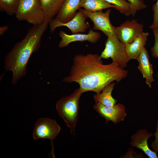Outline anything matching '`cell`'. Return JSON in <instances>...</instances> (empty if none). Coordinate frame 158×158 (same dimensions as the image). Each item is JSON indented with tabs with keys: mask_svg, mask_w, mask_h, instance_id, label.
<instances>
[{
	"mask_svg": "<svg viewBox=\"0 0 158 158\" xmlns=\"http://www.w3.org/2000/svg\"><path fill=\"white\" fill-rule=\"evenodd\" d=\"M148 32H143L132 42L126 45V50L129 61L137 59L146 44Z\"/></svg>",
	"mask_w": 158,
	"mask_h": 158,
	"instance_id": "cell-15",
	"label": "cell"
},
{
	"mask_svg": "<svg viewBox=\"0 0 158 158\" xmlns=\"http://www.w3.org/2000/svg\"><path fill=\"white\" fill-rule=\"evenodd\" d=\"M152 30L154 41L153 46L151 49V55L153 57L158 59V29H154Z\"/></svg>",
	"mask_w": 158,
	"mask_h": 158,
	"instance_id": "cell-21",
	"label": "cell"
},
{
	"mask_svg": "<svg viewBox=\"0 0 158 158\" xmlns=\"http://www.w3.org/2000/svg\"><path fill=\"white\" fill-rule=\"evenodd\" d=\"M156 77L158 78V71H157V73L156 74Z\"/></svg>",
	"mask_w": 158,
	"mask_h": 158,
	"instance_id": "cell-26",
	"label": "cell"
},
{
	"mask_svg": "<svg viewBox=\"0 0 158 158\" xmlns=\"http://www.w3.org/2000/svg\"><path fill=\"white\" fill-rule=\"evenodd\" d=\"M102 59L97 54L76 55L69 75L63 81L77 83L83 93L91 91L98 93L110 83H118L127 77V71L113 62L104 64Z\"/></svg>",
	"mask_w": 158,
	"mask_h": 158,
	"instance_id": "cell-1",
	"label": "cell"
},
{
	"mask_svg": "<svg viewBox=\"0 0 158 158\" xmlns=\"http://www.w3.org/2000/svg\"><path fill=\"white\" fill-rule=\"evenodd\" d=\"M115 7V8L126 16L135 15L137 11L125 0H104Z\"/></svg>",
	"mask_w": 158,
	"mask_h": 158,
	"instance_id": "cell-19",
	"label": "cell"
},
{
	"mask_svg": "<svg viewBox=\"0 0 158 158\" xmlns=\"http://www.w3.org/2000/svg\"><path fill=\"white\" fill-rule=\"evenodd\" d=\"M155 137L154 141L151 144V147L153 151L156 153H158V119L157 123V128L156 132L153 134Z\"/></svg>",
	"mask_w": 158,
	"mask_h": 158,
	"instance_id": "cell-24",
	"label": "cell"
},
{
	"mask_svg": "<svg viewBox=\"0 0 158 158\" xmlns=\"http://www.w3.org/2000/svg\"><path fill=\"white\" fill-rule=\"evenodd\" d=\"M8 28V27L7 26L1 27L0 28V35H3Z\"/></svg>",
	"mask_w": 158,
	"mask_h": 158,
	"instance_id": "cell-25",
	"label": "cell"
},
{
	"mask_svg": "<svg viewBox=\"0 0 158 158\" xmlns=\"http://www.w3.org/2000/svg\"><path fill=\"white\" fill-rule=\"evenodd\" d=\"M153 12V22L149 28L152 29H158V0L152 6Z\"/></svg>",
	"mask_w": 158,
	"mask_h": 158,
	"instance_id": "cell-22",
	"label": "cell"
},
{
	"mask_svg": "<svg viewBox=\"0 0 158 158\" xmlns=\"http://www.w3.org/2000/svg\"><path fill=\"white\" fill-rule=\"evenodd\" d=\"M150 0L153 1H156V0Z\"/></svg>",
	"mask_w": 158,
	"mask_h": 158,
	"instance_id": "cell-27",
	"label": "cell"
},
{
	"mask_svg": "<svg viewBox=\"0 0 158 158\" xmlns=\"http://www.w3.org/2000/svg\"><path fill=\"white\" fill-rule=\"evenodd\" d=\"M79 10L74 17L67 23H62L55 18H52L49 24L51 32L53 33L56 28L62 26L68 27L72 34L85 32L87 29L90 28V25L88 23L85 22L87 18L81 9Z\"/></svg>",
	"mask_w": 158,
	"mask_h": 158,
	"instance_id": "cell-10",
	"label": "cell"
},
{
	"mask_svg": "<svg viewBox=\"0 0 158 158\" xmlns=\"http://www.w3.org/2000/svg\"><path fill=\"white\" fill-rule=\"evenodd\" d=\"M153 134L145 129L138 130L131 137L130 145L142 150L150 158H157V153L151 150L148 146V139Z\"/></svg>",
	"mask_w": 158,
	"mask_h": 158,
	"instance_id": "cell-12",
	"label": "cell"
},
{
	"mask_svg": "<svg viewBox=\"0 0 158 158\" xmlns=\"http://www.w3.org/2000/svg\"><path fill=\"white\" fill-rule=\"evenodd\" d=\"M61 129L55 120L40 118L35 123L33 137L34 140L49 139L52 143V140L58 135Z\"/></svg>",
	"mask_w": 158,
	"mask_h": 158,
	"instance_id": "cell-7",
	"label": "cell"
},
{
	"mask_svg": "<svg viewBox=\"0 0 158 158\" xmlns=\"http://www.w3.org/2000/svg\"><path fill=\"white\" fill-rule=\"evenodd\" d=\"M102 59L111 58L112 62L124 68L129 62L126 50V45L117 37H108L105 42V47L100 55Z\"/></svg>",
	"mask_w": 158,
	"mask_h": 158,
	"instance_id": "cell-5",
	"label": "cell"
},
{
	"mask_svg": "<svg viewBox=\"0 0 158 158\" xmlns=\"http://www.w3.org/2000/svg\"><path fill=\"white\" fill-rule=\"evenodd\" d=\"M90 12L102 11L103 9L115 7L104 0H80V7Z\"/></svg>",
	"mask_w": 158,
	"mask_h": 158,
	"instance_id": "cell-17",
	"label": "cell"
},
{
	"mask_svg": "<svg viewBox=\"0 0 158 158\" xmlns=\"http://www.w3.org/2000/svg\"><path fill=\"white\" fill-rule=\"evenodd\" d=\"M59 35L61 38L59 44V47L60 48L66 47L71 43L76 41H87L91 43H95L101 36L99 33L95 32L90 28L88 33L87 34L78 33L68 35L64 31L60 30Z\"/></svg>",
	"mask_w": 158,
	"mask_h": 158,
	"instance_id": "cell-11",
	"label": "cell"
},
{
	"mask_svg": "<svg viewBox=\"0 0 158 158\" xmlns=\"http://www.w3.org/2000/svg\"><path fill=\"white\" fill-rule=\"evenodd\" d=\"M115 84L114 82L110 83L103 89L101 93L95 95L93 98L95 103L108 106H112L116 104L117 100L111 95Z\"/></svg>",
	"mask_w": 158,
	"mask_h": 158,
	"instance_id": "cell-16",
	"label": "cell"
},
{
	"mask_svg": "<svg viewBox=\"0 0 158 158\" xmlns=\"http://www.w3.org/2000/svg\"><path fill=\"white\" fill-rule=\"evenodd\" d=\"M46 17L52 18L60 10L64 0H39Z\"/></svg>",
	"mask_w": 158,
	"mask_h": 158,
	"instance_id": "cell-18",
	"label": "cell"
},
{
	"mask_svg": "<svg viewBox=\"0 0 158 158\" xmlns=\"http://www.w3.org/2000/svg\"><path fill=\"white\" fill-rule=\"evenodd\" d=\"M83 93L79 87L69 95L61 97L56 104L59 115L70 129L71 134L75 135V126L78 118L79 101Z\"/></svg>",
	"mask_w": 158,
	"mask_h": 158,
	"instance_id": "cell-3",
	"label": "cell"
},
{
	"mask_svg": "<svg viewBox=\"0 0 158 158\" xmlns=\"http://www.w3.org/2000/svg\"><path fill=\"white\" fill-rule=\"evenodd\" d=\"M80 0H64L55 18L63 23H67L75 16L79 9Z\"/></svg>",
	"mask_w": 158,
	"mask_h": 158,
	"instance_id": "cell-14",
	"label": "cell"
},
{
	"mask_svg": "<svg viewBox=\"0 0 158 158\" xmlns=\"http://www.w3.org/2000/svg\"><path fill=\"white\" fill-rule=\"evenodd\" d=\"M143 28L137 20H128L116 27V33L120 41L126 45L133 42L143 32Z\"/></svg>",
	"mask_w": 158,
	"mask_h": 158,
	"instance_id": "cell-8",
	"label": "cell"
},
{
	"mask_svg": "<svg viewBox=\"0 0 158 158\" xmlns=\"http://www.w3.org/2000/svg\"><path fill=\"white\" fill-rule=\"evenodd\" d=\"M138 63L137 68L145 79V82L151 88L152 84L154 81L153 76L152 65L150 61L148 52L145 47L136 59Z\"/></svg>",
	"mask_w": 158,
	"mask_h": 158,
	"instance_id": "cell-13",
	"label": "cell"
},
{
	"mask_svg": "<svg viewBox=\"0 0 158 158\" xmlns=\"http://www.w3.org/2000/svg\"><path fill=\"white\" fill-rule=\"evenodd\" d=\"M20 21H26L34 25L42 23L47 17L39 0H20L15 14Z\"/></svg>",
	"mask_w": 158,
	"mask_h": 158,
	"instance_id": "cell-4",
	"label": "cell"
},
{
	"mask_svg": "<svg viewBox=\"0 0 158 158\" xmlns=\"http://www.w3.org/2000/svg\"><path fill=\"white\" fill-rule=\"evenodd\" d=\"M20 0H0V6L9 15L15 14Z\"/></svg>",
	"mask_w": 158,
	"mask_h": 158,
	"instance_id": "cell-20",
	"label": "cell"
},
{
	"mask_svg": "<svg viewBox=\"0 0 158 158\" xmlns=\"http://www.w3.org/2000/svg\"><path fill=\"white\" fill-rule=\"evenodd\" d=\"M86 17L89 18L93 22V30H100L108 37H116V27L111 24L109 19L111 10L108 9L105 12L102 11L90 12L85 9H81Z\"/></svg>",
	"mask_w": 158,
	"mask_h": 158,
	"instance_id": "cell-6",
	"label": "cell"
},
{
	"mask_svg": "<svg viewBox=\"0 0 158 158\" xmlns=\"http://www.w3.org/2000/svg\"><path fill=\"white\" fill-rule=\"evenodd\" d=\"M133 8L136 11H140L145 9L147 6L143 0H127Z\"/></svg>",
	"mask_w": 158,
	"mask_h": 158,
	"instance_id": "cell-23",
	"label": "cell"
},
{
	"mask_svg": "<svg viewBox=\"0 0 158 158\" xmlns=\"http://www.w3.org/2000/svg\"><path fill=\"white\" fill-rule=\"evenodd\" d=\"M93 108L101 116L105 119V124L110 121L115 124L123 121L127 115L125 107L120 103L112 106L96 103Z\"/></svg>",
	"mask_w": 158,
	"mask_h": 158,
	"instance_id": "cell-9",
	"label": "cell"
},
{
	"mask_svg": "<svg viewBox=\"0 0 158 158\" xmlns=\"http://www.w3.org/2000/svg\"><path fill=\"white\" fill-rule=\"evenodd\" d=\"M52 19L47 17L42 23L31 28L25 37L16 43L6 56L5 68L6 70L11 71L13 73V85L26 75L29 59L32 53L40 48L42 36Z\"/></svg>",
	"mask_w": 158,
	"mask_h": 158,
	"instance_id": "cell-2",
	"label": "cell"
}]
</instances>
